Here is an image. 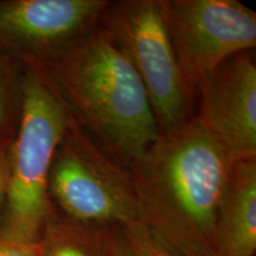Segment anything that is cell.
<instances>
[{"label": "cell", "mask_w": 256, "mask_h": 256, "mask_svg": "<svg viewBox=\"0 0 256 256\" xmlns=\"http://www.w3.org/2000/svg\"><path fill=\"white\" fill-rule=\"evenodd\" d=\"M232 162L196 118L166 134L130 172L140 223L182 256H216V229Z\"/></svg>", "instance_id": "cell-1"}, {"label": "cell", "mask_w": 256, "mask_h": 256, "mask_svg": "<svg viewBox=\"0 0 256 256\" xmlns=\"http://www.w3.org/2000/svg\"><path fill=\"white\" fill-rule=\"evenodd\" d=\"M38 69L74 120L127 168L159 138L142 80L98 23Z\"/></svg>", "instance_id": "cell-2"}, {"label": "cell", "mask_w": 256, "mask_h": 256, "mask_svg": "<svg viewBox=\"0 0 256 256\" xmlns=\"http://www.w3.org/2000/svg\"><path fill=\"white\" fill-rule=\"evenodd\" d=\"M70 120L48 78L38 68H25L22 113L8 153V188L0 236L37 243L54 209L49 176L56 147Z\"/></svg>", "instance_id": "cell-3"}, {"label": "cell", "mask_w": 256, "mask_h": 256, "mask_svg": "<svg viewBox=\"0 0 256 256\" xmlns=\"http://www.w3.org/2000/svg\"><path fill=\"white\" fill-rule=\"evenodd\" d=\"M98 23L121 48L139 75L159 133L172 132L194 119L198 98L179 70L164 0L108 2Z\"/></svg>", "instance_id": "cell-4"}, {"label": "cell", "mask_w": 256, "mask_h": 256, "mask_svg": "<svg viewBox=\"0 0 256 256\" xmlns=\"http://www.w3.org/2000/svg\"><path fill=\"white\" fill-rule=\"evenodd\" d=\"M49 196L60 214L78 222H140L130 170L104 151L72 115L54 154Z\"/></svg>", "instance_id": "cell-5"}, {"label": "cell", "mask_w": 256, "mask_h": 256, "mask_svg": "<svg viewBox=\"0 0 256 256\" xmlns=\"http://www.w3.org/2000/svg\"><path fill=\"white\" fill-rule=\"evenodd\" d=\"M179 70L198 98L200 84L226 58L256 46V14L238 0H164Z\"/></svg>", "instance_id": "cell-6"}, {"label": "cell", "mask_w": 256, "mask_h": 256, "mask_svg": "<svg viewBox=\"0 0 256 256\" xmlns=\"http://www.w3.org/2000/svg\"><path fill=\"white\" fill-rule=\"evenodd\" d=\"M108 0H0V51L38 68L96 26Z\"/></svg>", "instance_id": "cell-7"}, {"label": "cell", "mask_w": 256, "mask_h": 256, "mask_svg": "<svg viewBox=\"0 0 256 256\" xmlns=\"http://www.w3.org/2000/svg\"><path fill=\"white\" fill-rule=\"evenodd\" d=\"M194 118L232 162L256 159V63L243 51L220 64L200 84Z\"/></svg>", "instance_id": "cell-8"}, {"label": "cell", "mask_w": 256, "mask_h": 256, "mask_svg": "<svg viewBox=\"0 0 256 256\" xmlns=\"http://www.w3.org/2000/svg\"><path fill=\"white\" fill-rule=\"evenodd\" d=\"M256 159L232 162L216 229V256H255Z\"/></svg>", "instance_id": "cell-9"}, {"label": "cell", "mask_w": 256, "mask_h": 256, "mask_svg": "<svg viewBox=\"0 0 256 256\" xmlns=\"http://www.w3.org/2000/svg\"><path fill=\"white\" fill-rule=\"evenodd\" d=\"M40 256H110L106 226L70 220L54 208L40 238Z\"/></svg>", "instance_id": "cell-10"}, {"label": "cell", "mask_w": 256, "mask_h": 256, "mask_svg": "<svg viewBox=\"0 0 256 256\" xmlns=\"http://www.w3.org/2000/svg\"><path fill=\"white\" fill-rule=\"evenodd\" d=\"M24 74L23 64L0 51V145H11L17 133Z\"/></svg>", "instance_id": "cell-11"}, {"label": "cell", "mask_w": 256, "mask_h": 256, "mask_svg": "<svg viewBox=\"0 0 256 256\" xmlns=\"http://www.w3.org/2000/svg\"><path fill=\"white\" fill-rule=\"evenodd\" d=\"M110 256H182L152 238L140 222L106 226Z\"/></svg>", "instance_id": "cell-12"}, {"label": "cell", "mask_w": 256, "mask_h": 256, "mask_svg": "<svg viewBox=\"0 0 256 256\" xmlns=\"http://www.w3.org/2000/svg\"><path fill=\"white\" fill-rule=\"evenodd\" d=\"M0 256H40V242L25 243L0 236Z\"/></svg>", "instance_id": "cell-13"}, {"label": "cell", "mask_w": 256, "mask_h": 256, "mask_svg": "<svg viewBox=\"0 0 256 256\" xmlns=\"http://www.w3.org/2000/svg\"><path fill=\"white\" fill-rule=\"evenodd\" d=\"M11 145H0V223L4 214L8 188V153Z\"/></svg>", "instance_id": "cell-14"}]
</instances>
